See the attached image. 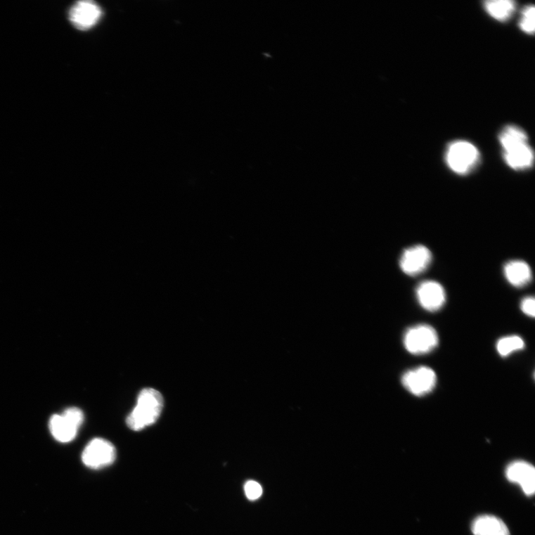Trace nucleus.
Wrapping results in <instances>:
<instances>
[{"mask_svg":"<svg viewBox=\"0 0 535 535\" xmlns=\"http://www.w3.org/2000/svg\"><path fill=\"white\" fill-rule=\"evenodd\" d=\"M416 297L421 307L429 311H437L446 304V294L442 285L434 281L421 283L416 289Z\"/></svg>","mask_w":535,"mask_h":535,"instance_id":"obj_8","label":"nucleus"},{"mask_svg":"<svg viewBox=\"0 0 535 535\" xmlns=\"http://www.w3.org/2000/svg\"><path fill=\"white\" fill-rule=\"evenodd\" d=\"M496 347L501 356L507 357L515 352L524 349L525 343L523 338L520 336L510 335L499 339Z\"/></svg>","mask_w":535,"mask_h":535,"instance_id":"obj_16","label":"nucleus"},{"mask_svg":"<svg viewBox=\"0 0 535 535\" xmlns=\"http://www.w3.org/2000/svg\"><path fill=\"white\" fill-rule=\"evenodd\" d=\"M520 309L524 314L531 318L535 316V301L533 297H527L522 301Z\"/></svg>","mask_w":535,"mask_h":535,"instance_id":"obj_19","label":"nucleus"},{"mask_svg":"<svg viewBox=\"0 0 535 535\" xmlns=\"http://www.w3.org/2000/svg\"><path fill=\"white\" fill-rule=\"evenodd\" d=\"M245 492L250 500H257L262 495L263 489L255 481H249L245 486Z\"/></svg>","mask_w":535,"mask_h":535,"instance_id":"obj_18","label":"nucleus"},{"mask_svg":"<svg viewBox=\"0 0 535 535\" xmlns=\"http://www.w3.org/2000/svg\"><path fill=\"white\" fill-rule=\"evenodd\" d=\"M437 382L435 372L427 367H420L408 370L401 378L404 387L415 397H423L432 392Z\"/></svg>","mask_w":535,"mask_h":535,"instance_id":"obj_6","label":"nucleus"},{"mask_svg":"<svg viewBox=\"0 0 535 535\" xmlns=\"http://www.w3.org/2000/svg\"><path fill=\"white\" fill-rule=\"evenodd\" d=\"M480 160L478 149L471 142L459 140L450 143L446 155L449 167L455 174L465 175L474 171Z\"/></svg>","mask_w":535,"mask_h":535,"instance_id":"obj_2","label":"nucleus"},{"mask_svg":"<svg viewBox=\"0 0 535 535\" xmlns=\"http://www.w3.org/2000/svg\"><path fill=\"white\" fill-rule=\"evenodd\" d=\"M475 535H510L504 522L491 515L478 517L472 527Z\"/></svg>","mask_w":535,"mask_h":535,"instance_id":"obj_13","label":"nucleus"},{"mask_svg":"<svg viewBox=\"0 0 535 535\" xmlns=\"http://www.w3.org/2000/svg\"><path fill=\"white\" fill-rule=\"evenodd\" d=\"M115 458V446L110 441L101 438L91 441L82 454L84 465L93 469L107 467L113 463Z\"/></svg>","mask_w":535,"mask_h":535,"instance_id":"obj_5","label":"nucleus"},{"mask_svg":"<svg viewBox=\"0 0 535 535\" xmlns=\"http://www.w3.org/2000/svg\"><path fill=\"white\" fill-rule=\"evenodd\" d=\"M164 406V399L158 390L146 388L141 391L137 404L127 418V426L139 432L156 423Z\"/></svg>","mask_w":535,"mask_h":535,"instance_id":"obj_1","label":"nucleus"},{"mask_svg":"<svg viewBox=\"0 0 535 535\" xmlns=\"http://www.w3.org/2000/svg\"><path fill=\"white\" fill-rule=\"evenodd\" d=\"M506 477L517 484L527 496L535 491V470L532 465L525 461H515L506 468Z\"/></svg>","mask_w":535,"mask_h":535,"instance_id":"obj_10","label":"nucleus"},{"mask_svg":"<svg viewBox=\"0 0 535 535\" xmlns=\"http://www.w3.org/2000/svg\"><path fill=\"white\" fill-rule=\"evenodd\" d=\"M432 261V252L427 247L418 245L404 251L399 260V266L406 275L416 276L424 272Z\"/></svg>","mask_w":535,"mask_h":535,"instance_id":"obj_7","label":"nucleus"},{"mask_svg":"<svg viewBox=\"0 0 535 535\" xmlns=\"http://www.w3.org/2000/svg\"><path fill=\"white\" fill-rule=\"evenodd\" d=\"M519 24L521 30L529 34H534V6L533 5L527 6L523 11H522V16Z\"/></svg>","mask_w":535,"mask_h":535,"instance_id":"obj_17","label":"nucleus"},{"mask_svg":"<svg viewBox=\"0 0 535 535\" xmlns=\"http://www.w3.org/2000/svg\"><path fill=\"white\" fill-rule=\"evenodd\" d=\"M506 164L515 171H524L534 163V152L528 143L504 151Z\"/></svg>","mask_w":535,"mask_h":535,"instance_id":"obj_11","label":"nucleus"},{"mask_svg":"<svg viewBox=\"0 0 535 535\" xmlns=\"http://www.w3.org/2000/svg\"><path fill=\"white\" fill-rule=\"evenodd\" d=\"M101 16L100 7L93 1L76 3L70 11V19L77 29L86 30L93 27Z\"/></svg>","mask_w":535,"mask_h":535,"instance_id":"obj_9","label":"nucleus"},{"mask_svg":"<svg viewBox=\"0 0 535 535\" xmlns=\"http://www.w3.org/2000/svg\"><path fill=\"white\" fill-rule=\"evenodd\" d=\"M504 275L507 281L515 287H524L532 278L529 265L522 260H513L507 263L504 267Z\"/></svg>","mask_w":535,"mask_h":535,"instance_id":"obj_12","label":"nucleus"},{"mask_svg":"<svg viewBox=\"0 0 535 535\" xmlns=\"http://www.w3.org/2000/svg\"><path fill=\"white\" fill-rule=\"evenodd\" d=\"M84 420V415L81 409L70 408L63 414L51 417L49 430L56 440L63 443L70 442L76 437Z\"/></svg>","mask_w":535,"mask_h":535,"instance_id":"obj_3","label":"nucleus"},{"mask_svg":"<svg viewBox=\"0 0 535 535\" xmlns=\"http://www.w3.org/2000/svg\"><path fill=\"white\" fill-rule=\"evenodd\" d=\"M484 7L491 17L499 21H505L512 17L516 6L510 0H494L485 2Z\"/></svg>","mask_w":535,"mask_h":535,"instance_id":"obj_15","label":"nucleus"},{"mask_svg":"<svg viewBox=\"0 0 535 535\" xmlns=\"http://www.w3.org/2000/svg\"><path fill=\"white\" fill-rule=\"evenodd\" d=\"M439 344V336L432 326L420 324L412 326L404 336V347L410 354L425 355L433 351Z\"/></svg>","mask_w":535,"mask_h":535,"instance_id":"obj_4","label":"nucleus"},{"mask_svg":"<svg viewBox=\"0 0 535 535\" xmlns=\"http://www.w3.org/2000/svg\"><path fill=\"white\" fill-rule=\"evenodd\" d=\"M499 139L503 151L528 143L527 134L523 129L514 125L505 127L502 130Z\"/></svg>","mask_w":535,"mask_h":535,"instance_id":"obj_14","label":"nucleus"}]
</instances>
